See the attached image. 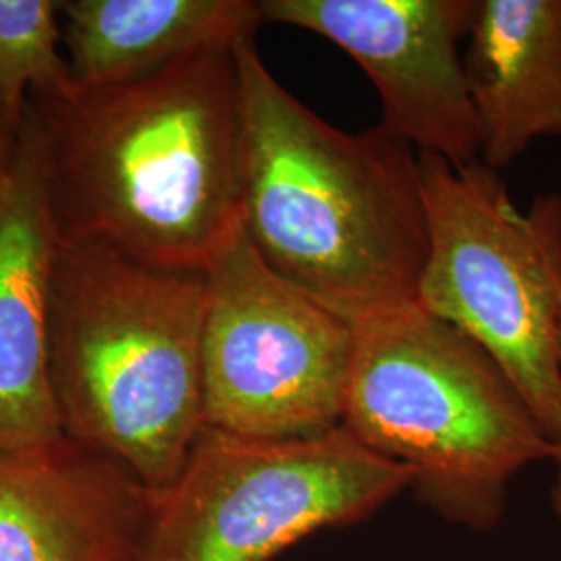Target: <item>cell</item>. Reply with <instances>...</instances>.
Returning <instances> with one entry per match:
<instances>
[{
	"instance_id": "5",
	"label": "cell",
	"mask_w": 561,
	"mask_h": 561,
	"mask_svg": "<svg viewBox=\"0 0 561 561\" xmlns=\"http://www.w3.org/2000/svg\"><path fill=\"white\" fill-rule=\"evenodd\" d=\"M422 308L477 341L561 442V196L518 208L497 171L419 154Z\"/></svg>"
},
{
	"instance_id": "4",
	"label": "cell",
	"mask_w": 561,
	"mask_h": 561,
	"mask_svg": "<svg viewBox=\"0 0 561 561\" xmlns=\"http://www.w3.org/2000/svg\"><path fill=\"white\" fill-rule=\"evenodd\" d=\"M341 426L410 472L445 520L491 530L510 482L556 445L477 341L421 304L356 322Z\"/></svg>"
},
{
	"instance_id": "2",
	"label": "cell",
	"mask_w": 561,
	"mask_h": 561,
	"mask_svg": "<svg viewBox=\"0 0 561 561\" xmlns=\"http://www.w3.org/2000/svg\"><path fill=\"white\" fill-rule=\"evenodd\" d=\"M236 53L241 227L262 261L354 324L416 304L428 240L414 148L321 119L271 73L256 34Z\"/></svg>"
},
{
	"instance_id": "11",
	"label": "cell",
	"mask_w": 561,
	"mask_h": 561,
	"mask_svg": "<svg viewBox=\"0 0 561 561\" xmlns=\"http://www.w3.org/2000/svg\"><path fill=\"white\" fill-rule=\"evenodd\" d=\"M468 42L479 161L502 171L561 136V0H474Z\"/></svg>"
},
{
	"instance_id": "9",
	"label": "cell",
	"mask_w": 561,
	"mask_h": 561,
	"mask_svg": "<svg viewBox=\"0 0 561 561\" xmlns=\"http://www.w3.org/2000/svg\"><path fill=\"white\" fill-rule=\"evenodd\" d=\"M60 233L30 113L0 169V451L65 439L48 324Z\"/></svg>"
},
{
	"instance_id": "7",
	"label": "cell",
	"mask_w": 561,
	"mask_h": 561,
	"mask_svg": "<svg viewBox=\"0 0 561 561\" xmlns=\"http://www.w3.org/2000/svg\"><path fill=\"white\" fill-rule=\"evenodd\" d=\"M204 275V426L254 439L340 428L356 324L273 271L243 227Z\"/></svg>"
},
{
	"instance_id": "14",
	"label": "cell",
	"mask_w": 561,
	"mask_h": 561,
	"mask_svg": "<svg viewBox=\"0 0 561 561\" xmlns=\"http://www.w3.org/2000/svg\"><path fill=\"white\" fill-rule=\"evenodd\" d=\"M556 468H558V474H556V484H553V491H551V502H553V510L558 514V520L561 524V442L556 445Z\"/></svg>"
},
{
	"instance_id": "8",
	"label": "cell",
	"mask_w": 561,
	"mask_h": 561,
	"mask_svg": "<svg viewBox=\"0 0 561 561\" xmlns=\"http://www.w3.org/2000/svg\"><path fill=\"white\" fill-rule=\"evenodd\" d=\"M262 21L312 32L364 69L381 99L385 134L456 167L481 141L463 71L474 0H262Z\"/></svg>"
},
{
	"instance_id": "6",
	"label": "cell",
	"mask_w": 561,
	"mask_h": 561,
	"mask_svg": "<svg viewBox=\"0 0 561 561\" xmlns=\"http://www.w3.org/2000/svg\"><path fill=\"white\" fill-rule=\"evenodd\" d=\"M410 472L343 426L254 439L204 426L178 479L152 493L141 561H273L324 528L370 518Z\"/></svg>"
},
{
	"instance_id": "13",
	"label": "cell",
	"mask_w": 561,
	"mask_h": 561,
	"mask_svg": "<svg viewBox=\"0 0 561 561\" xmlns=\"http://www.w3.org/2000/svg\"><path fill=\"white\" fill-rule=\"evenodd\" d=\"M60 41V2L0 0V113L11 134L18 136L32 99L78 92Z\"/></svg>"
},
{
	"instance_id": "3",
	"label": "cell",
	"mask_w": 561,
	"mask_h": 561,
	"mask_svg": "<svg viewBox=\"0 0 561 561\" xmlns=\"http://www.w3.org/2000/svg\"><path fill=\"white\" fill-rule=\"evenodd\" d=\"M204 273L60 238L48 362L65 437L167 489L204 428Z\"/></svg>"
},
{
	"instance_id": "15",
	"label": "cell",
	"mask_w": 561,
	"mask_h": 561,
	"mask_svg": "<svg viewBox=\"0 0 561 561\" xmlns=\"http://www.w3.org/2000/svg\"><path fill=\"white\" fill-rule=\"evenodd\" d=\"M13 140H15V134H11V129L7 127V123L2 119V113H0V169L11 152Z\"/></svg>"
},
{
	"instance_id": "1",
	"label": "cell",
	"mask_w": 561,
	"mask_h": 561,
	"mask_svg": "<svg viewBox=\"0 0 561 561\" xmlns=\"http://www.w3.org/2000/svg\"><path fill=\"white\" fill-rule=\"evenodd\" d=\"M238 41L125 85L30 101L60 238L206 271L243 217Z\"/></svg>"
},
{
	"instance_id": "16",
	"label": "cell",
	"mask_w": 561,
	"mask_h": 561,
	"mask_svg": "<svg viewBox=\"0 0 561 561\" xmlns=\"http://www.w3.org/2000/svg\"><path fill=\"white\" fill-rule=\"evenodd\" d=\"M560 347H561V322H560Z\"/></svg>"
},
{
	"instance_id": "12",
	"label": "cell",
	"mask_w": 561,
	"mask_h": 561,
	"mask_svg": "<svg viewBox=\"0 0 561 561\" xmlns=\"http://www.w3.org/2000/svg\"><path fill=\"white\" fill-rule=\"evenodd\" d=\"M60 23L78 90H104L256 34L262 15L250 0H67Z\"/></svg>"
},
{
	"instance_id": "10",
	"label": "cell",
	"mask_w": 561,
	"mask_h": 561,
	"mask_svg": "<svg viewBox=\"0 0 561 561\" xmlns=\"http://www.w3.org/2000/svg\"><path fill=\"white\" fill-rule=\"evenodd\" d=\"M150 512L152 491L81 443L0 451V561H141Z\"/></svg>"
}]
</instances>
